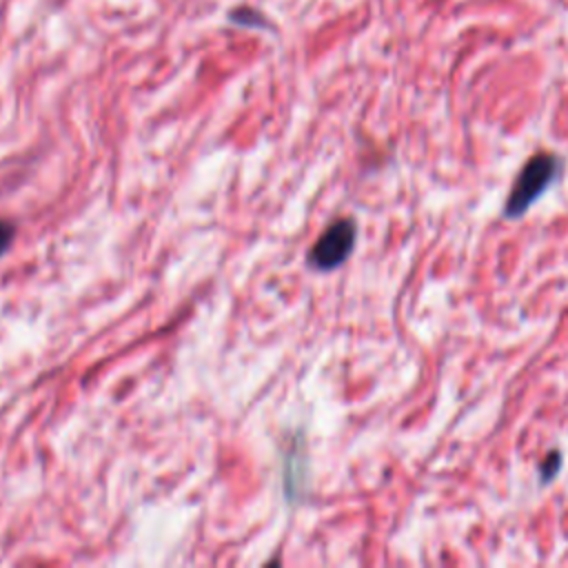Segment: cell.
Instances as JSON below:
<instances>
[{"label": "cell", "instance_id": "6da1fadb", "mask_svg": "<svg viewBox=\"0 0 568 568\" xmlns=\"http://www.w3.org/2000/svg\"><path fill=\"white\" fill-rule=\"evenodd\" d=\"M557 173V160L550 155H537L532 158L524 171L517 178V184L510 191L508 204H506V213L513 215H521L544 191L546 186L552 182Z\"/></svg>", "mask_w": 568, "mask_h": 568}, {"label": "cell", "instance_id": "7a4b0ae2", "mask_svg": "<svg viewBox=\"0 0 568 568\" xmlns=\"http://www.w3.org/2000/svg\"><path fill=\"white\" fill-rule=\"evenodd\" d=\"M353 244H355L353 220H337L324 231V235L311 248L308 264L317 271H331L351 255Z\"/></svg>", "mask_w": 568, "mask_h": 568}, {"label": "cell", "instance_id": "3957f363", "mask_svg": "<svg viewBox=\"0 0 568 568\" xmlns=\"http://www.w3.org/2000/svg\"><path fill=\"white\" fill-rule=\"evenodd\" d=\"M231 20L237 22V24H244V27H246V24H251V27L264 24L262 16L255 13V11H251V9H237V11H233V13H231Z\"/></svg>", "mask_w": 568, "mask_h": 568}, {"label": "cell", "instance_id": "277c9868", "mask_svg": "<svg viewBox=\"0 0 568 568\" xmlns=\"http://www.w3.org/2000/svg\"><path fill=\"white\" fill-rule=\"evenodd\" d=\"M11 242H13V224L0 220V255L7 253Z\"/></svg>", "mask_w": 568, "mask_h": 568}]
</instances>
